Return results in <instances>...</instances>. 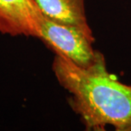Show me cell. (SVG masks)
Masks as SVG:
<instances>
[{"mask_svg": "<svg viewBox=\"0 0 131 131\" xmlns=\"http://www.w3.org/2000/svg\"><path fill=\"white\" fill-rule=\"evenodd\" d=\"M85 0H35L41 13L49 20L80 30L91 41L95 37L87 20Z\"/></svg>", "mask_w": 131, "mask_h": 131, "instance_id": "277c9868", "label": "cell"}, {"mask_svg": "<svg viewBox=\"0 0 131 131\" xmlns=\"http://www.w3.org/2000/svg\"><path fill=\"white\" fill-rule=\"evenodd\" d=\"M65 90L72 109L80 117L86 130L131 131V85L118 81L107 71L106 61L82 68L56 54L52 66Z\"/></svg>", "mask_w": 131, "mask_h": 131, "instance_id": "6da1fadb", "label": "cell"}, {"mask_svg": "<svg viewBox=\"0 0 131 131\" xmlns=\"http://www.w3.org/2000/svg\"><path fill=\"white\" fill-rule=\"evenodd\" d=\"M38 38L56 54L63 56L82 68H90L105 61V57L93 49L91 41L80 30L61 24L42 15Z\"/></svg>", "mask_w": 131, "mask_h": 131, "instance_id": "7a4b0ae2", "label": "cell"}, {"mask_svg": "<svg viewBox=\"0 0 131 131\" xmlns=\"http://www.w3.org/2000/svg\"><path fill=\"white\" fill-rule=\"evenodd\" d=\"M42 15L35 0H0V32L38 38Z\"/></svg>", "mask_w": 131, "mask_h": 131, "instance_id": "3957f363", "label": "cell"}]
</instances>
